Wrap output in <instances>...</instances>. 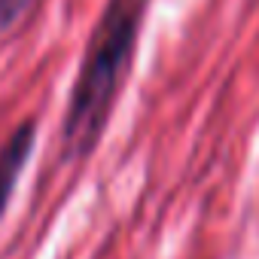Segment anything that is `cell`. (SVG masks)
<instances>
[{
	"instance_id": "6da1fadb",
	"label": "cell",
	"mask_w": 259,
	"mask_h": 259,
	"mask_svg": "<svg viewBox=\"0 0 259 259\" xmlns=\"http://www.w3.org/2000/svg\"><path fill=\"white\" fill-rule=\"evenodd\" d=\"M141 19H144V0H110L107 4L89 43V52L82 58L70 107L64 116L61 141L67 159L85 156L98 144L107 116L113 110V101L119 95L122 76L132 64Z\"/></svg>"
},
{
	"instance_id": "7a4b0ae2",
	"label": "cell",
	"mask_w": 259,
	"mask_h": 259,
	"mask_svg": "<svg viewBox=\"0 0 259 259\" xmlns=\"http://www.w3.org/2000/svg\"><path fill=\"white\" fill-rule=\"evenodd\" d=\"M34 144H37V125L25 122L16 128V135L7 141V147L0 150V217H4V210L16 192V183L34 153Z\"/></svg>"
},
{
	"instance_id": "3957f363",
	"label": "cell",
	"mask_w": 259,
	"mask_h": 259,
	"mask_svg": "<svg viewBox=\"0 0 259 259\" xmlns=\"http://www.w3.org/2000/svg\"><path fill=\"white\" fill-rule=\"evenodd\" d=\"M34 4H37V0H0V34L16 28L31 13Z\"/></svg>"
}]
</instances>
